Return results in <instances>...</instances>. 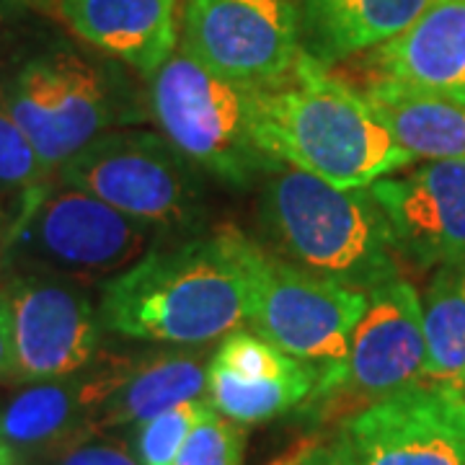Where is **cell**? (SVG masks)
<instances>
[{"mask_svg":"<svg viewBox=\"0 0 465 465\" xmlns=\"http://www.w3.org/2000/svg\"><path fill=\"white\" fill-rule=\"evenodd\" d=\"M253 243L232 225L168 238L101 282L104 329L171 347H210L249 323Z\"/></svg>","mask_w":465,"mask_h":465,"instance_id":"obj_1","label":"cell"},{"mask_svg":"<svg viewBox=\"0 0 465 465\" xmlns=\"http://www.w3.org/2000/svg\"><path fill=\"white\" fill-rule=\"evenodd\" d=\"M256 134L282 166L339 189H367L411 163L365 94L305 52L284 78L256 88Z\"/></svg>","mask_w":465,"mask_h":465,"instance_id":"obj_2","label":"cell"},{"mask_svg":"<svg viewBox=\"0 0 465 465\" xmlns=\"http://www.w3.org/2000/svg\"><path fill=\"white\" fill-rule=\"evenodd\" d=\"M259 217L287 262L316 277L362 292L399 280L403 253L370 186L339 189L284 166L266 176Z\"/></svg>","mask_w":465,"mask_h":465,"instance_id":"obj_3","label":"cell"},{"mask_svg":"<svg viewBox=\"0 0 465 465\" xmlns=\"http://www.w3.org/2000/svg\"><path fill=\"white\" fill-rule=\"evenodd\" d=\"M150 112L168 143L220 182L251 186L284 168L259 143L256 88L217 75L182 45L150 78Z\"/></svg>","mask_w":465,"mask_h":465,"instance_id":"obj_4","label":"cell"},{"mask_svg":"<svg viewBox=\"0 0 465 465\" xmlns=\"http://www.w3.org/2000/svg\"><path fill=\"white\" fill-rule=\"evenodd\" d=\"M161 232L57 179L14 207L3 253L18 269L106 282L137 264Z\"/></svg>","mask_w":465,"mask_h":465,"instance_id":"obj_5","label":"cell"},{"mask_svg":"<svg viewBox=\"0 0 465 465\" xmlns=\"http://www.w3.org/2000/svg\"><path fill=\"white\" fill-rule=\"evenodd\" d=\"M57 182L168 238L194 235L207 220L194 166L161 134L106 130L57 168Z\"/></svg>","mask_w":465,"mask_h":465,"instance_id":"obj_6","label":"cell"},{"mask_svg":"<svg viewBox=\"0 0 465 465\" xmlns=\"http://www.w3.org/2000/svg\"><path fill=\"white\" fill-rule=\"evenodd\" d=\"M0 91L18 127L54 173L119 119L112 78L70 45L24 50L0 73Z\"/></svg>","mask_w":465,"mask_h":465,"instance_id":"obj_7","label":"cell"},{"mask_svg":"<svg viewBox=\"0 0 465 465\" xmlns=\"http://www.w3.org/2000/svg\"><path fill=\"white\" fill-rule=\"evenodd\" d=\"M427 382L424 313L414 284L391 280L367 292L344 365L318 378L300 409L323 421H347L367 406Z\"/></svg>","mask_w":465,"mask_h":465,"instance_id":"obj_8","label":"cell"},{"mask_svg":"<svg viewBox=\"0 0 465 465\" xmlns=\"http://www.w3.org/2000/svg\"><path fill=\"white\" fill-rule=\"evenodd\" d=\"M367 292L316 277L262 246L253 256L249 323L259 336L321 375L347 362Z\"/></svg>","mask_w":465,"mask_h":465,"instance_id":"obj_9","label":"cell"},{"mask_svg":"<svg viewBox=\"0 0 465 465\" xmlns=\"http://www.w3.org/2000/svg\"><path fill=\"white\" fill-rule=\"evenodd\" d=\"M182 47L228 81L274 84L302 52L298 0H186Z\"/></svg>","mask_w":465,"mask_h":465,"instance_id":"obj_10","label":"cell"},{"mask_svg":"<svg viewBox=\"0 0 465 465\" xmlns=\"http://www.w3.org/2000/svg\"><path fill=\"white\" fill-rule=\"evenodd\" d=\"M18 381H57L96 360L104 323L85 287L50 272L18 269L3 287Z\"/></svg>","mask_w":465,"mask_h":465,"instance_id":"obj_11","label":"cell"},{"mask_svg":"<svg viewBox=\"0 0 465 465\" xmlns=\"http://www.w3.org/2000/svg\"><path fill=\"white\" fill-rule=\"evenodd\" d=\"M354 465H465V391L419 382L344 421Z\"/></svg>","mask_w":465,"mask_h":465,"instance_id":"obj_12","label":"cell"},{"mask_svg":"<svg viewBox=\"0 0 465 465\" xmlns=\"http://www.w3.org/2000/svg\"><path fill=\"white\" fill-rule=\"evenodd\" d=\"M393 225L403 256L419 266L465 262V161H430L370 186Z\"/></svg>","mask_w":465,"mask_h":465,"instance_id":"obj_13","label":"cell"},{"mask_svg":"<svg viewBox=\"0 0 465 465\" xmlns=\"http://www.w3.org/2000/svg\"><path fill=\"white\" fill-rule=\"evenodd\" d=\"M370 81L406 85L465 106V0H432L399 36L367 54Z\"/></svg>","mask_w":465,"mask_h":465,"instance_id":"obj_14","label":"cell"},{"mask_svg":"<svg viewBox=\"0 0 465 465\" xmlns=\"http://www.w3.org/2000/svg\"><path fill=\"white\" fill-rule=\"evenodd\" d=\"M85 45L153 78L179 47V0H54Z\"/></svg>","mask_w":465,"mask_h":465,"instance_id":"obj_15","label":"cell"},{"mask_svg":"<svg viewBox=\"0 0 465 465\" xmlns=\"http://www.w3.org/2000/svg\"><path fill=\"white\" fill-rule=\"evenodd\" d=\"M106 396L91 430H134L168 409L207 396L210 360L202 347L161 351L145 360H104Z\"/></svg>","mask_w":465,"mask_h":465,"instance_id":"obj_16","label":"cell"},{"mask_svg":"<svg viewBox=\"0 0 465 465\" xmlns=\"http://www.w3.org/2000/svg\"><path fill=\"white\" fill-rule=\"evenodd\" d=\"M96 406L99 391L91 365L70 378L36 381L0 409V440L14 452L47 458L54 450L94 434L91 419Z\"/></svg>","mask_w":465,"mask_h":465,"instance_id":"obj_17","label":"cell"},{"mask_svg":"<svg viewBox=\"0 0 465 465\" xmlns=\"http://www.w3.org/2000/svg\"><path fill=\"white\" fill-rule=\"evenodd\" d=\"M432 0H298L300 47L331 67L406 32Z\"/></svg>","mask_w":465,"mask_h":465,"instance_id":"obj_18","label":"cell"},{"mask_svg":"<svg viewBox=\"0 0 465 465\" xmlns=\"http://www.w3.org/2000/svg\"><path fill=\"white\" fill-rule=\"evenodd\" d=\"M411 161H465V106L388 81L362 91Z\"/></svg>","mask_w":465,"mask_h":465,"instance_id":"obj_19","label":"cell"},{"mask_svg":"<svg viewBox=\"0 0 465 465\" xmlns=\"http://www.w3.org/2000/svg\"><path fill=\"white\" fill-rule=\"evenodd\" d=\"M316 367L302 365L298 372L287 378H269V381H251L241 378L225 367L210 362L207 375V399L215 406V411L235 424H262L269 419L300 409L316 391Z\"/></svg>","mask_w":465,"mask_h":465,"instance_id":"obj_20","label":"cell"},{"mask_svg":"<svg viewBox=\"0 0 465 465\" xmlns=\"http://www.w3.org/2000/svg\"><path fill=\"white\" fill-rule=\"evenodd\" d=\"M427 382L465 388V284L460 266H440L421 300Z\"/></svg>","mask_w":465,"mask_h":465,"instance_id":"obj_21","label":"cell"},{"mask_svg":"<svg viewBox=\"0 0 465 465\" xmlns=\"http://www.w3.org/2000/svg\"><path fill=\"white\" fill-rule=\"evenodd\" d=\"M54 179L57 173L39 158L29 137L8 112L0 91V192L11 194L18 204L50 186Z\"/></svg>","mask_w":465,"mask_h":465,"instance_id":"obj_22","label":"cell"},{"mask_svg":"<svg viewBox=\"0 0 465 465\" xmlns=\"http://www.w3.org/2000/svg\"><path fill=\"white\" fill-rule=\"evenodd\" d=\"M213 411L215 406L210 403V399L186 401L134 427L133 450L137 460L143 465H173L189 434Z\"/></svg>","mask_w":465,"mask_h":465,"instance_id":"obj_23","label":"cell"},{"mask_svg":"<svg viewBox=\"0 0 465 465\" xmlns=\"http://www.w3.org/2000/svg\"><path fill=\"white\" fill-rule=\"evenodd\" d=\"M210 362L225 367L241 378H251V381L287 378L305 365V362L292 360L290 354H284L282 349L274 347L272 341H266L264 336H259L256 331H246V329H235L228 333L220 341Z\"/></svg>","mask_w":465,"mask_h":465,"instance_id":"obj_24","label":"cell"},{"mask_svg":"<svg viewBox=\"0 0 465 465\" xmlns=\"http://www.w3.org/2000/svg\"><path fill=\"white\" fill-rule=\"evenodd\" d=\"M173 465H243V430L217 411L207 414L189 440Z\"/></svg>","mask_w":465,"mask_h":465,"instance_id":"obj_25","label":"cell"},{"mask_svg":"<svg viewBox=\"0 0 465 465\" xmlns=\"http://www.w3.org/2000/svg\"><path fill=\"white\" fill-rule=\"evenodd\" d=\"M47 465H143L134 450L122 442L104 437V432L85 434L65 448L47 455Z\"/></svg>","mask_w":465,"mask_h":465,"instance_id":"obj_26","label":"cell"},{"mask_svg":"<svg viewBox=\"0 0 465 465\" xmlns=\"http://www.w3.org/2000/svg\"><path fill=\"white\" fill-rule=\"evenodd\" d=\"M32 26L29 0H0V73L26 50Z\"/></svg>","mask_w":465,"mask_h":465,"instance_id":"obj_27","label":"cell"},{"mask_svg":"<svg viewBox=\"0 0 465 465\" xmlns=\"http://www.w3.org/2000/svg\"><path fill=\"white\" fill-rule=\"evenodd\" d=\"M300 465H354V460H351L347 440L339 434L331 442H318V440H313V445L305 452V458H302Z\"/></svg>","mask_w":465,"mask_h":465,"instance_id":"obj_28","label":"cell"},{"mask_svg":"<svg viewBox=\"0 0 465 465\" xmlns=\"http://www.w3.org/2000/svg\"><path fill=\"white\" fill-rule=\"evenodd\" d=\"M0 378H16V360H14V333H11V311L8 300L0 287Z\"/></svg>","mask_w":465,"mask_h":465,"instance_id":"obj_29","label":"cell"},{"mask_svg":"<svg viewBox=\"0 0 465 465\" xmlns=\"http://www.w3.org/2000/svg\"><path fill=\"white\" fill-rule=\"evenodd\" d=\"M311 445H313V440H302V442H298L295 448L287 450L284 455H280L277 460H272L269 465H300L302 458H305V452L311 450Z\"/></svg>","mask_w":465,"mask_h":465,"instance_id":"obj_30","label":"cell"},{"mask_svg":"<svg viewBox=\"0 0 465 465\" xmlns=\"http://www.w3.org/2000/svg\"><path fill=\"white\" fill-rule=\"evenodd\" d=\"M14 458H16V452L0 440V465H14Z\"/></svg>","mask_w":465,"mask_h":465,"instance_id":"obj_31","label":"cell"},{"mask_svg":"<svg viewBox=\"0 0 465 465\" xmlns=\"http://www.w3.org/2000/svg\"><path fill=\"white\" fill-rule=\"evenodd\" d=\"M3 241H5V232H3V220H0V256H3Z\"/></svg>","mask_w":465,"mask_h":465,"instance_id":"obj_32","label":"cell"},{"mask_svg":"<svg viewBox=\"0 0 465 465\" xmlns=\"http://www.w3.org/2000/svg\"><path fill=\"white\" fill-rule=\"evenodd\" d=\"M458 266H460V277H463V284H465V262H463V264H458Z\"/></svg>","mask_w":465,"mask_h":465,"instance_id":"obj_33","label":"cell"},{"mask_svg":"<svg viewBox=\"0 0 465 465\" xmlns=\"http://www.w3.org/2000/svg\"><path fill=\"white\" fill-rule=\"evenodd\" d=\"M463 391H465V388H463Z\"/></svg>","mask_w":465,"mask_h":465,"instance_id":"obj_34","label":"cell"}]
</instances>
